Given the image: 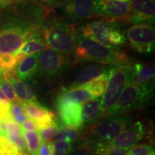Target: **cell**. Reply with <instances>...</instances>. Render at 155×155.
<instances>
[{"label": "cell", "instance_id": "cell-1", "mask_svg": "<svg viewBox=\"0 0 155 155\" xmlns=\"http://www.w3.org/2000/svg\"><path fill=\"white\" fill-rule=\"evenodd\" d=\"M73 53L75 64L95 62L111 67L131 65L130 58L125 52L84 38L78 32Z\"/></svg>", "mask_w": 155, "mask_h": 155}, {"label": "cell", "instance_id": "cell-2", "mask_svg": "<svg viewBox=\"0 0 155 155\" xmlns=\"http://www.w3.org/2000/svg\"><path fill=\"white\" fill-rule=\"evenodd\" d=\"M48 11L44 9L29 19H16L0 28V54L16 53L36 30L41 28Z\"/></svg>", "mask_w": 155, "mask_h": 155}, {"label": "cell", "instance_id": "cell-3", "mask_svg": "<svg viewBox=\"0 0 155 155\" xmlns=\"http://www.w3.org/2000/svg\"><path fill=\"white\" fill-rule=\"evenodd\" d=\"M42 34L47 46L63 55L73 53L75 47L76 26L60 17L44 19Z\"/></svg>", "mask_w": 155, "mask_h": 155}, {"label": "cell", "instance_id": "cell-4", "mask_svg": "<svg viewBox=\"0 0 155 155\" xmlns=\"http://www.w3.org/2000/svg\"><path fill=\"white\" fill-rule=\"evenodd\" d=\"M119 23L104 18L97 19L81 26L78 33L107 47L119 48L127 40Z\"/></svg>", "mask_w": 155, "mask_h": 155}, {"label": "cell", "instance_id": "cell-5", "mask_svg": "<svg viewBox=\"0 0 155 155\" xmlns=\"http://www.w3.org/2000/svg\"><path fill=\"white\" fill-rule=\"evenodd\" d=\"M133 79V66L131 65L111 68L108 84L101 98L102 117L113 115L121 93L127 85L132 82Z\"/></svg>", "mask_w": 155, "mask_h": 155}, {"label": "cell", "instance_id": "cell-6", "mask_svg": "<svg viewBox=\"0 0 155 155\" xmlns=\"http://www.w3.org/2000/svg\"><path fill=\"white\" fill-rule=\"evenodd\" d=\"M133 123V119L127 116L115 115L104 117L92 124L87 131L84 145L87 147L108 143Z\"/></svg>", "mask_w": 155, "mask_h": 155}, {"label": "cell", "instance_id": "cell-7", "mask_svg": "<svg viewBox=\"0 0 155 155\" xmlns=\"http://www.w3.org/2000/svg\"><path fill=\"white\" fill-rule=\"evenodd\" d=\"M154 83L141 85L132 81L120 96L113 115H121L148 106L154 95Z\"/></svg>", "mask_w": 155, "mask_h": 155}, {"label": "cell", "instance_id": "cell-8", "mask_svg": "<svg viewBox=\"0 0 155 155\" xmlns=\"http://www.w3.org/2000/svg\"><path fill=\"white\" fill-rule=\"evenodd\" d=\"M104 1L102 0H63L54 7L62 18L71 22L101 17Z\"/></svg>", "mask_w": 155, "mask_h": 155}, {"label": "cell", "instance_id": "cell-9", "mask_svg": "<svg viewBox=\"0 0 155 155\" xmlns=\"http://www.w3.org/2000/svg\"><path fill=\"white\" fill-rule=\"evenodd\" d=\"M126 38L131 48L138 53H150L154 50L155 32L152 22L133 25L127 30Z\"/></svg>", "mask_w": 155, "mask_h": 155}, {"label": "cell", "instance_id": "cell-10", "mask_svg": "<svg viewBox=\"0 0 155 155\" xmlns=\"http://www.w3.org/2000/svg\"><path fill=\"white\" fill-rule=\"evenodd\" d=\"M68 65L66 56L46 48L38 57V73L45 78H55L65 71Z\"/></svg>", "mask_w": 155, "mask_h": 155}, {"label": "cell", "instance_id": "cell-11", "mask_svg": "<svg viewBox=\"0 0 155 155\" xmlns=\"http://www.w3.org/2000/svg\"><path fill=\"white\" fill-rule=\"evenodd\" d=\"M145 134V129L141 121L131 124L127 129L108 144L118 148L129 150L136 146Z\"/></svg>", "mask_w": 155, "mask_h": 155}, {"label": "cell", "instance_id": "cell-12", "mask_svg": "<svg viewBox=\"0 0 155 155\" xmlns=\"http://www.w3.org/2000/svg\"><path fill=\"white\" fill-rule=\"evenodd\" d=\"M55 108L61 124L79 129L83 127L81 104L69 101L55 102Z\"/></svg>", "mask_w": 155, "mask_h": 155}, {"label": "cell", "instance_id": "cell-13", "mask_svg": "<svg viewBox=\"0 0 155 155\" xmlns=\"http://www.w3.org/2000/svg\"><path fill=\"white\" fill-rule=\"evenodd\" d=\"M131 15L130 2L104 1L101 17L117 22H128Z\"/></svg>", "mask_w": 155, "mask_h": 155}, {"label": "cell", "instance_id": "cell-14", "mask_svg": "<svg viewBox=\"0 0 155 155\" xmlns=\"http://www.w3.org/2000/svg\"><path fill=\"white\" fill-rule=\"evenodd\" d=\"M131 15L128 23L132 25L144 22H154V2L150 0H129Z\"/></svg>", "mask_w": 155, "mask_h": 155}, {"label": "cell", "instance_id": "cell-15", "mask_svg": "<svg viewBox=\"0 0 155 155\" xmlns=\"http://www.w3.org/2000/svg\"><path fill=\"white\" fill-rule=\"evenodd\" d=\"M22 106L27 117L35 122L38 131L47 127L56 119L55 113L40 104L22 102Z\"/></svg>", "mask_w": 155, "mask_h": 155}, {"label": "cell", "instance_id": "cell-16", "mask_svg": "<svg viewBox=\"0 0 155 155\" xmlns=\"http://www.w3.org/2000/svg\"><path fill=\"white\" fill-rule=\"evenodd\" d=\"M111 68V66L104 65L99 63L91 64V65H87L79 71L69 88L83 86L93 79L107 72Z\"/></svg>", "mask_w": 155, "mask_h": 155}, {"label": "cell", "instance_id": "cell-17", "mask_svg": "<svg viewBox=\"0 0 155 155\" xmlns=\"http://www.w3.org/2000/svg\"><path fill=\"white\" fill-rule=\"evenodd\" d=\"M40 53H35L27 56L19 62L16 68V75L19 80L32 79L38 74V57Z\"/></svg>", "mask_w": 155, "mask_h": 155}, {"label": "cell", "instance_id": "cell-18", "mask_svg": "<svg viewBox=\"0 0 155 155\" xmlns=\"http://www.w3.org/2000/svg\"><path fill=\"white\" fill-rule=\"evenodd\" d=\"M102 118L101 98H91L81 106V119L83 125L92 124Z\"/></svg>", "mask_w": 155, "mask_h": 155}, {"label": "cell", "instance_id": "cell-19", "mask_svg": "<svg viewBox=\"0 0 155 155\" xmlns=\"http://www.w3.org/2000/svg\"><path fill=\"white\" fill-rule=\"evenodd\" d=\"M93 97L86 87L81 86L75 88H69L58 95L55 102H74L79 104H83Z\"/></svg>", "mask_w": 155, "mask_h": 155}, {"label": "cell", "instance_id": "cell-20", "mask_svg": "<svg viewBox=\"0 0 155 155\" xmlns=\"http://www.w3.org/2000/svg\"><path fill=\"white\" fill-rule=\"evenodd\" d=\"M9 81L12 85L17 100L22 102L39 104L38 97L30 85L19 80L17 77L13 78Z\"/></svg>", "mask_w": 155, "mask_h": 155}, {"label": "cell", "instance_id": "cell-21", "mask_svg": "<svg viewBox=\"0 0 155 155\" xmlns=\"http://www.w3.org/2000/svg\"><path fill=\"white\" fill-rule=\"evenodd\" d=\"M47 45L45 42L42 34L41 28L36 30L32 37L22 45L18 51L22 52L25 55H31L40 52L47 48Z\"/></svg>", "mask_w": 155, "mask_h": 155}, {"label": "cell", "instance_id": "cell-22", "mask_svg": "<svg viewBox=\"0 0 155 155\" xmlns=\"http://www.w3.org/2000/svg\"><path fill=\"white\" fill-rule=\"evenodd\" d=\"M154 67L148 64L137 63L133 66V81L141 85L154 83Z\"/></svg>", "mask_w": 155, "mask_h": 155}, {"label": "cell", "instance_id": "cell-23", "mask_svg": "<svg viewBox=\"0 0 155 155\" xmlns=\"http://www.w3.org/2000/svg\"><path fill=\"white\" fill-rule=\"evenodd\" d=\"M111 70V68L109 71H108L107 72L101 75L100 76L93 79V80L89 81V82L86 83L85 85H83V86L86 87L87 90L88 91L89 93L91 94L92 97L96 98H100L104 94L106 86L108 84Z\"/></svg>", "mask_w": 155, "mask_h": 155}, {"label": "cell", "instance_id": "cell-24", "mask_svg": "<svg viewBox=\"0 0 155 155\" xmlns=\"http://www.w3.org/2000/svg\"><path fill=\"white\" fill-rule=\"evenodd\" d=\"M87 147L91 150L92 155H127L128 152V150L118 148L108 143L94 144Z\"/></svg>", "mask_w": 155, "mask_h": 155}, {"label": "cell", "instance_id": "cell-25", "mask_svg": "<svg viewBox=\"0 0 155 155\" xmlns=\"http://www.w3.org/2000/svg\"><path fill=\"white\" fill-rule=\"evenodd\" d=\"M22 135L24 137L28 152L30 155H37L39 147L42 143V140L38 132L25 131L22 134Z\"/></svg>", "mask_w": 155, "mask_h": 155}, {"label": "cell", "instance_id": "cell-26", "mask_svg": "<svg viewBox=\"0 0 155 155\" xmlns=\"http://www.w3.org/2000/svg\"><path fill=\"white\" fill-rule=\"evenodd\" d=\"M79 134H80V129H79L65 126L61 123L57 134L55 137V141L65 140L73 142L76 140L78 137H79Z\"/></svg>", "mask_w": 155, "mask_h": 155}, {"label": "cell", "instance_id": "cell-27", "mask_svg": "<svg viewBox=\"0 0 155 155\" xmlns=\"http://www.w3.org/2000/svg\"><path fill=\"white\" fill-rule=\"evenodd\" d=\"M10 116L12 121H15L17 124H21L27 119V116L23 109L22 102L15 100L10 104Z\"/></svg>", "mask_w": 155, "mask_h": 155}, {"label": "cell", "instance_id": "cell-28", "mask_svg": "<svg viewBox=\"0 0 155 155\" xmlns=\"http://www.w3.org/2000/svg\"><path fill=\"white\" fill-rule=\"evenodd\" d=\"M60 124L61 122L55 119L53 123L38 130V134L41 140L43 141H50L52 140L57 134L58 129H59Z\"/></svg>", "mask_w": 155, "mask_h": 155}, {"label": "cell", "instance_id": "cell-29", "mask_svg": "<svg viewBox=\"0 0 155 155\" xmlns=\"http://www.w3.org/2000/svg\"><path fill=\"white\" fill-rule=\"evenodd\" d=\"M28 153L19 152L5 136H0V155H28Z\"/></svg>", "mask_w": 155, "mask_h": 155}, {"label": "cell", "instance_id": "cell-30", "mask_svg": "<svg viewBox=\"0 0 155 155\" xmlns=\"http://www.w3.org/2000/svg\"><path fill=\"white\" fill-rule=\"evenodd\" d=\"M17 61L15 55L9 53L0 54V72L16 70Z\"/></svg>", "mask_w": 155, "mask_h": 155}, {"label": "cell", "instance_id": "cell-31", "mask_svg": "<svg viewBox=\"0 0 155 155\" xmlns=\"http://www.w3.org/2000/svg\"><path fill=\"white\" fill-rule=\"evenodd\" d=\"M72 143L65 140L55 141L54 155H69L72 151Z\"/></svg>", "mask_w": 155, "mask_h": 155}, {"label": "cell", "instance_id": "cell-32", "mask_svg": "<svg viewBox=\"0 0 155 155\" xmlns=\"http://www.w3.org/2000/svg\"><path fill=\"white\" fill-rule=\"evenodd\" d=\"M154 153L152 146L150 144H142L136 145L127 152V155H151Z\"/></svg>", "mask_w": 155, "mask_h": 155}, {"label": "cell", "instance_id": "cell-33", "mask_svg": "<svg viewBox=\"0 0 155 155\" xmlns=\"http://www.w3.org/2000/svg\"><path fill=\"white\" fill-rule=\"evenodd\" d=\"M0 89L2 91L3 93H5V95L9 101H11L12 102L17 100L16 96H15L14 88H13L12 85L10 81L5 80L2 77L0 78Z\"/></svg>", "mask_w": 155, "mask_h": 155}, {"label": "cell", "instance_id": "cell-34", "mask_svg": "<svg viewBox=\"0 0 155 155\" xmlns=\"http://www.w3.org/2000/svg\"><path fill=\"white\" fill-rule=\"evenodd\" d=\"M20 136H22V131L19 125L12 120L9 121L7 124V134H6L7 139L15 138V137H20Z\"/></svg>", "mask_w": 155, "mask_h": 155}, {"label": "cell", "instance_id": "cell-35", "mask_svg": "<svg viewBox=\"0 0 155 155\" xmlns=\"http://www.w3.org/2000/svg\"><path fill=\"white\" fill-rule=\"evenodd\" d=\"M55 147L52 141H44L41 143L37 155H54Z\"/></svg>", "mask_w": 155, "mask_h": 155}, {"label": "cell", "instance_id": "cell-36", "mask_svg": "<svg viewBox=\"0 0 155 155\" xmlns=\"http://www.w3.org/2000/svg\"><path fill=\"white\" fill-rule=\"evenodd\" d=\"M10 103L8 101H0V119H11L10 116Z\"/></svg>", "mask_w": 155, "mask_h": 155}, {"label": "cell", "instance_id": "cell-37", "mask_svg": "<svg viewBox=\"0 0 155 155\" xmlns=\"http://www.w3.org/2000/svg\"><path fill=\"white\" fill-rule=\"evenodd\" d=\"M30 0H0V12L12 5L19 3H26Z\"/></svg>", "mask_w": 155, "mask_h": 155}, {"label": "cell", "instance_id": "cell-38", "mask_svg": "<svg viewBox=\"0 0 155 155\" xmlns=\"http://www.w3.org/2000/svg\"><path fill=\"white\" fill-rule=\"evenodd\" d=\"M22 130L25 131H38L37 126L35 124V122L31 119H26L22 123Z\"/></svg>", "mask_w": 155, "mask_h": 155}, {"label": "cell", "instance_id": "cell-39", "mask_svg": "<svg viewBox=\"0 0 155 155\" xmlns=\"http://www.w3.org/2000/svg\"><path fill=\"white\" fill-rule=\"evenodd\" d=\"M69 155H92L91 150L85 145H83L78 150L74 151Z\"/></svg>", "mask_w": 155, "mask_h": 155}, {"label": "cell", "instance_id": "cell-40", "mask_svg": "<svg viewBox=\"0 0 155 155\" xmlns=\"http://www.w3.org/2000/svg\"><path fill=\"white\" fill-rule=\"evenodd\" d=\"M11 120L7 119H0V136H5L7 134V124Z\"/></svg>", "mask_w": 155, "mask_h": 155}, {"label": "cell", "instance_id": "cell-41", "mask_svg": "<svg viewBox=\"0 0 155 155\" xmlns=\"http://www.w3.org/2000/svg\"><path fill=\"white\" fill-rule=\"evenodd\" d=\"M42 3L47 4L48 5H55L56 3H59L61 0H38Z\"/></svg>", "mask_w": 155, "mask_h": 155}, {"label": "cell", "instance_id": "cell-42", "mask_svg": "<svg viewBox=\"0 0 155 155\" xmlns=\"http://www.w3.org/2000/svg\"><path fill=\"white\" fill-rule=\"evenodd\" d=\"M8 99L6 97L5 94L2 92V91L0 89V101H8Z\"/></svg>", "mask_w": 155, "mask_h": 155}, {"label": "cell", "instance_id": "cell-43", "mask_svg": "<svg viewBox=\"0 0 155 155\" xmlns=\"http://www.w3.org/2000/svg\"><path fill=\"white\" fill-rule=\"evenodd\" d=\"M102 1H110V0H102Z\"/></svg>", "mask_w": 155, "mask_h": 155}, {"label": "cell", "instance_id": "cell-44", "mask_svg": "<svg viewBox=\"0 0 155 155\" xmlns=\"http://www.w3.org/2000/svg\"><path fill=\"white\" fill-rule=\"evenodd\" d=\"M150 1H152V2H154V0H150Z\"/></svg>", "mask_w": 155, "mask_h": 155}, {"label": "cell", "instance_id": "cell-45", "mask_svg": "<svg viewBox=\"0 0 155 155\" xmlns=\"http://www.w3.org/2000/svg\"><path fill=\"white\" fill-rule=\"evenodd\" d=\"M1 75H1V72H0V78H1Z\"/></svg>", "mask_w": 155, "mask_h": 155}, {"label": "cell", "instance_id": "cell-46", "mask_svg": "<svg viewBox=\"0 0 155 155\" xmlns=\"http://www.w3.org/2000/svg\"><path fill=\"white\" fill-rule=\"evenodd\" d=\"M151 155H154V154H151Z\"/></svg>", "mask_w": 155, "mask_h": 155}, {"label": "cell", "instance_id": "cell-47", "mask_svg": "<svg viewBox=\"0 0 155 155\" xmlns=\"http://www.w3.org/2000/svg\"><path fill=\"white\" fill-rule=\"evenodd\" d=\"M28 155H30V154H28Z\"/></svg>", "mask_w": 155, "mask_h": 155}]
</instances>
